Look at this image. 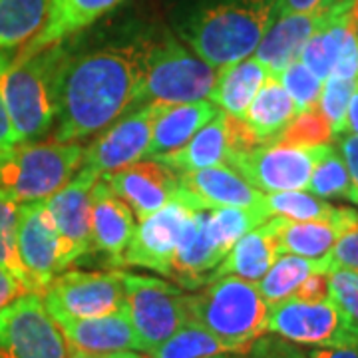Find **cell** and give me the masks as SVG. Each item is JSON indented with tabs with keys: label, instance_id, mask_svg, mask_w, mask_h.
Masks as SVG:
<instances>
[{
	"label": "cell",
	"instance_id": "cell-1",
	"mask_svg": "<svg viewBox=\"0 0 358 358\" xmlns=\"http://www.w3.org/2000/svg\"><path fill=\"white\" fill-rule=\"evenodd\" d=\"M141 62L143 44L68 54L58 82L54 140H88L136 110Z\"/></svg>",
	"mask_w": 358,
	"mask_h": 358
},
{
	"label": "cell",
	"instance_id": "cell-2",
	"mask_svg": "<svg viewBox=\"0 0 358 358\" xmlns=\"http://www.w3.org/2000/svg\"><path fill=\"white\" fill-rule=\"evenodd\" d=\"M277 16L279 0H213L187 18L183 40L221 72L255 54Z\"/></svg>",
	"mask_w": 358,
	"mask_h": 358
},
{
	"label": "cell",
	"instance_id": "cell-3",
	"mask_svg": "<svg viewBox=\"0 0 358 358\" xmlns=\"http://www.w3.org/2000/svg\"><path fill=\"white\" fill-rule=\"evenodd\" d=\"M68 54L66 42H60L28 58L14 56L4 70L0 88L16 143L38 141L54 128L60 70Z\"/></svg>",
	"mask_w": 358,
	"mask_h": 358
},
{
	"label": "cell",
	"instance_id": "cell-4",
	"mask_svg": "<svg viewBox=\"0 0 358 358\" xmlns=\"http://www.w3.org/2000/svg\"><path fill=\"white\" fill-rule=\"evenodd\" d=\"M187 320L229 346L231 352H245L267 333L268 305L257 282L239 277H221L205 285L203 291L185 294Z\"/></svg>",
	"mask_w": 358,
	"mask_h": 358
},
{
	"label": "cell",
	"instance_id": "cell-5",
	"mask_svg": "<svg viewBox=\"0 0 358 358\" xmlns=\"http://www.w3.org/2000/svg\"><path fill=\"white\" fill-rule=\"evenodd\" d=\"M80 141H22L0 154V189L18 203L46 201L82 169Z\"/></svg>",
	"mask_w": 358,
	"mask_h": 358
},
{
	"label": "cell",
	"instance_id": "cell-6",
	"mask_svg": "<svg viewBox=\"0 0 358 358\" xmlns=\"http://www.w3.org/2000/svg\"><path fill=\"white\" fill-rule=\"evenodd\" d=\"M217 78L219 70L169 34L155 42H143L141 86L136 106L209 100Z\"/></svg>",
	"mask_w": 358,
	"mask_h": 358
},
{
	"label": "cell",
	"instance_id": "cell-7",
	"mask_svg": "<svg viewBox=\"0 0 358 358\" xmlns=\"http://www.w3.org/2000/svg\"><path fill=\"white\" fill-rule=\"evenodd\" d=\"M267 333L313 348L357 346L358 322L333 296L319 303L287 299L268 307Z\"/></svg>",
	"mask_w": 358,
	"mask_h": 358
},
{
	"label": "cell",
	"instance_id": "cell-8",
	"mask_svg": "<svg viewBox=\"0 0 358 358\" xmlns=\"http://www.w3.org/2000/svg\"><path fill=\"white\" fill-rule=\"evenodd\" d=\"M122 273L128 315L138 334L141 352L150 355L187 322V303L181 289L171 282Z\"/></svg>",
	"mask_w": 358,
	"mask_h": 358
},
{
	"label": "cell",
	"instance_id": "cell-9",
	"mask_svg": "<svg viewBox=\"0 0 358 358\" xmlns=\"http://www.w3.org/2000/svg\"><path fill=\"white\" fill-rule=\"evenodd\" d=\"M195 211H203L201 203L179 185L169 203L140 221L124 251V265L150 268L169 277L183 231Z\"/></svg>",
	"mask_w": 358,
	"mask_h": 358
},
{
	"label": "cell",
	"instance_id": "cell-10",
	"mask_svg": "<svg viewBox=\"0 0 358 358\" xmlns=\"http://www.w3.org/2000/svg\"><path fill=\"white\" fill-rule=\"evenodd\" d=\"M68 341L42 294L24 293L0 310V358H66Z\"/></svg>",
	"mask_w": 358,
	"mask_h": 358
},
{
	"label": "cell",
	"instance_id": "cell-11",
	"mask_svg": "<svg viewBox=\"0 0 358 358\" xmlns=\"http://www.w3.org/2000/svg\"><path fill=\"white\" fill-rule=\"evenodd\" d=\"M324 145L301 148L289 143H265L235 155L229 167L263 193L305 192L310 173L324 152Z\"/></svg>",
	"mask_w": 358,
	"mask_h": 358
},
{
	"label": "cell",
	"instance_id": "cell-12",
	"mask_svg": "<svg viewBox=\"0 0 358 358\" xmlns=\"http://www.w3.org/2000/svg\"><path fill=\"white\" fill-rule=\"evenodd\" d=\"M42 301L50 317L92 319L128 307L120 271H66L44 289Z\"/></svg>",
	"mask_w": 358,
	"mask_h": 358
},
{
	"label": "cell",
	"instance_id": "cell-13",
	"mask_svg": "<svg viewBox=\"0 0 358 358\" xmlns=\"http://www.w3.org/2000/svg\"><path fill=\"white\" fill-rule=\"evenodd\" d=\"M261 145L245 120L219 110L192 140L173 154L162 155L155 162L171 167L178 173L197 171L205 167L229 166L235 155Z\"/></svg>",
	"mask_w": 358,
	"mask_h": 358
},
{
	"label": "cell",
	"instance_id": "cell-14",
	"mask_svg": "<svg viewBox=\"0 0 358 358\" xmlns=\"http://www.w3.org/2000/svg\"><path fill=\"white\" fill-rule=\"evenodd\" d=\"M159 108V103H148L122 115L86 148L82 167L103 176L141 162L152 140Z\"/></svg>",
	"mask_w": 358,
	"mask_h": 358
},
{
	"label": "cell",
	"instance_id": "cell-15",
	"mask_svg": "<svg viewBox=\"0 0 358 358\" xmlns=\"http://www.w3.org/2000/svg\"><path fill=\"white\" fill-rule=\"evenodd\" d=\"M18 257L32 293H44L52 279L66 268L62 243L44 201L18 205Z\"/></svg>",
	"mask_w": 358,
	"mask_h": 358
},
{
	"label": "cell",
	"instance_id": "cell-16",
	"mask_svg": "<svg viewBox=\"0 0 358 358\" xmlns=\"http://www.w3.org/2000/svg\"><path fill=\"white\" fill-rule=\"evenodd\" d=\"M98 173L82 167L60 192L48 197L46 213L60 237L66 267L90 253L92 245V189Z\"/></svg>",
	"mask_w": 358,
	"mask_h": 358
},
{
	"label": "cell",
	"instance_id": "cell-17",
	"mask_svg": "<svg viewBox=\"0 0 358 358\" xmlns=\"http://www.w3.org/2000/svg\"><path fill=\"white\" fill-rule=\"evenodd\" d=\"M124 199L138 221H143L167 205L179 189V173L155 159H141L102 176Z\"/></svg>",
	"mask_w": 358,
	"mask_h": 358
},
{
	"label": "cell",
	"instance_id": "cell-18",
	"mask_svg": "<svg viewBox=\"0 0 358 358\" xmlns=\"http://www.w3.org/2000/svg\"><path fill=\"white\" fill-rule=\"evenodd\" d=\"M136 231L134 213L100 176L92 189V245L110 265H124V251Z\"/></svg>",
	"mask_w": 358,
	"mask_h": 358
},
{
	"label": "cell",
	"instance_id": "cell-19",
	"mask_svg": "<svg viewBox=\"0 0 358 358\" xmlns=\"http://www.w3.org/2000/svg\"><path fill=\"white\" fill-rule=\"evenodd\" d=\"M225 257L227 253L219 247L207 227L205 209L195 211L183 231L169 279L187 291H197L213 281V273Z\"/></svg>",
	"mask_w": 358,
	"mask_h": 358
},
{
	"label": "cell",
	"instance_id": "cell-20",
	"mask_svg": "<svg viewBox=\"0 0 358 358\" xmlns=\"http://www.w3.org/2000/svg\"><path fill=\"white\" fill-rule=\"evenodd\" d=\"M60 327L70 346L86 350L92 355H112L122 350H136L141 352L138 334L131 327L128 307L106 315V317H92V319H74V317H52Z\"/></svg>",
	"mask_w": 358,
	"mask_h": 358
},
{
	"label": "cell",
	"instance_id": "cell-21",
	"mask_svg": "<svg viewBox=\"0 0 358 358\" xmlns=\"http://www.w3.org/2000/svg\"><path fill=\"white\" fill-rule=\"evenodd\" d=\"M124 0H50L46 20L38 34L28 40L16 58H28L54 44L66 42L86 26L94 24L100 16L112 13Z\"/></svg>",
	"mask_w": 358,
	"mask_h": 358
},
{
	"label": "cell",
	"instance_id": "cell-22",
	"mask_svg": "<svg viewBox=\"0 0 358 358\" xmlns=\"http://www.w3.org/2000/svg\"><path fill=\"white\" fill-rule=\"evenodd\" d=\"M331 13L315 10L277 16L257 46L255 58L267 68L271 76H277L291 62L299 60L307 40L319 30Z\"/></svg>",
	"mask_w": 358,
	"mask_h": 358
},
{
	"label": "cell",
	"instance_id": "cell-23",
	"mask_svg": "<svg viewBox=\"0 0 358 358\" xmlns=\"http://www.w3.org/2000/svg\"><path fill=\"white\" fill-rule=\"evenodd\" d=\"M179 185L197 197L203 209L215 207H261L263 192L249 185L229 166H213L179 173Z\"/></svg>",
	"mask_w": 358,
	"mask_h": 358
},
{
	"label": "cell",
	"instance_id": "cell-24",
	"mask_svg": "<svg viewBox=\"0 0 358 358\" xmlns=\"http://www.w3.org/2000/svg\"><path fill=\"white\" fill-rule=\"evenodd\" d=\"M217 112L219 108L211 100L162 106L143 159H157L181 150Z\"/></svg>",
	"mask_w": 358,
	"mask_h": 358
},
{
	"label": "cell",
	"instance_id": "cell-25",
	"mask_svg": "<svg viewBox=\"0 0 358 358\" xmlns=\"http://www.w3.org/2000/svg\"><path fill=\"white\" fill-rule=\"evenodd\" d=\"M277 257H279V241H277L275 219L271 217L255 229L245 233L243 237L233 245L227 257L215 268L213 281L233 275L245 281L259 282L267 275L268 268L273 267Z\"/></svg>",
	"mask_w": 358,
	"mask_h": 358
},
{
	"label": "cell",
	"instance_id": "cell-26",
	"mask_svg": "<svg viewBox=\"0 0 358 358\" xmlns=\"http://www.w3.org/2000/svg\"><path fill=\"white\" fill-rule=\"evenodd\" d=\"M275 219L279 255L305 257L320 261L333 251L336 241L346 231L358 225V219H341V221H289L282 217Z\"/></svg>",
	"mask_w": 358,
	"mask_h": 358
},
{
	"label": "cell",
	"instance_id": "cell-27",
	"mask_svg": "<svg viewBox=\"0 0 358 358\" xmlns=\"http://www.w3.org/2000/svg\"><path fill=\"white\" fill-rule=\"evenodd\" d=\"M299 114L293 98L282 88L277 76H268L267 82L257 92L255 100L251 102L245 122L257 136L261 145L279 141L281 134L289 128Z\"/></svg>",
	"mask_w": 358,
	"mask_h": 358
},
{
	"label": "cell",
	"instance_id": "cell-28",
	"mask_svg": "<svg viewBox=\"0 0 358 358\" xmlns=\"http://www.w3.org/2000/svg\"><path fill=\"white\" fill-rule=\"evenodd\" d=\"M268 76V70L257 58H245L219 72L217 84L209 100L219 110L245 120L249 106L255 100L257 92L267 82Z\"/></svg>",
	"mask_w": 358,
	"mask_h": 358
},
{
	"label": "cell",
	"instance_id": "cell-29",
	"mask_svg": "<svg viewBox=\"0 0 358 358\" xmlns=\"http://www.w3.org/2000/svg\"><path fill=\"white\" fill-rule=\"evenodd\" d=\"M263 213L271 217H282L289 221H341L358 219V211L352 207H334L320 197L307 192L263 193L261 199Z\"/></svg>",
	"mask_w": 358,
	"mask_h": 358
},
{
	"label": "cell",
	"instance_id": "cell-30",
	"mask_svg": "<svg viewBox=\"0 0 358 358\" xmlns=\"http://www.w3.org/2000/svg\"><path fill=\"white\" fill-rule=\"evenodd\" d=\"M50 0H0V52L32 40L46 20Z\"/></svg>",
	"mask_w": 358,
	"mask_h": 358
},
{
	"label": "cell",
	"instance_id": "cell-31",
	"mask_svg": "<svg viewBox=\"0 0 358 358\" xmlns=\"http://www.w3.org/2000/svg\"><path fill=\"white\" fill-rule=\"evenodd\" d=\"M317 271L327 273L322 259L313 261V259L285 253V255L277 257L273 267L268 268L267 275L257 282V287L263 294L265 303L271 307V305H277L281 301L291 299L296 293V289L301 287V282Z\"/></svg>",
	"mask_w": 358,
	"mask_h": 358
},
{
	"label": "cell",
	"instance_id": "cell-32",
	"mask_svg": "<svg viewBox=\"0 0 358 358\" xmlns=\"http://www.w3.org/2000/svg\"><path fill=\"white\" fill-rule=\"evenodd\" d=\"M307 189L320 199H346L358 205L357 189L345 159L329 143L310 173Z\"/></svg>",
	"mask_w": 358,
	"mask_h": 358
},
{
	"label": "cell",
	"instance_id": "cell-33",
	"mask_svg": "<svg viewBox=\"0 0 358 358\" xmlns=\"http://www.w3.org/2000/svg\"><path fill=\"white\" fill-rule=\"evenodd\" d=\"M231 348L197 322L187 320L178 333L154 348L150 358H209L229 355ZM233 355V352H231Z\"/></svg>",
	"mask_w": 358,
	"mask_h": 358
},
{
	"label": "cell",
	"instance_id": "cell-34",
	"mask_svg": "<svg viewBox=\"0 0 358 358\" xmlns=\"http://www.w3.org/2000/svg\"><path fill=\"white\" fill-rule=\"evenodd\" d=\"M18 201L0 189V267L13 273L30 291V282L18 257Z\"/></svg>",
	"mask_w": 358,
	"mask_h": 358
},
{
	"label": "cell",
	"instance_id": "cell-35",
	"mask_svg": "<svg viewBox=\"0 0 358 358\" xmlns=\"http://www.w3.org/2000/svg\"><path fill=\"white\" fill-rule=\"evenodd\" d=\"M357 84L358 80H346V78L333 76V74L322 82L319 108L331 124L333 138H341L345 134L346 110L357 90Z\"/></svg>",
	"mask_w": 358,
	"mask_h": 358
},
{
	"label": "cell",
	"instance_id": "cell-36",
	"mask_svg": "<svg viewBox=\"0 0 358 358\" xmlns=\"http://www.w3.org/2000/svg\"><path fill=\"white\" fill-rule=\"evenodd\" d=\"M277 78L282 84V88L287 90V94L293 98L299 114L319 106L322 80L319 76H315L301 60L291 62L282 72L277 74Z\"/></svg>",
	"mask_w": 358,
	"mask_h": 358
},
{
	"label": "cell",
	"instance_id": "cell-37",
	"mask_svg": "<svg viewBox=\"0 0 358 358\" xmlns=\"http://www.w3.org/2000/svg\"><path fill=\"white\" fill-rule=\"evenodd\" d=\"M333 138V129L329 120L320 112V108H310L307 112L296 114L289 128L281 134L279 141L289 145H301V148H315L329 143Z\"/></svg>",
	"mask_w": 358,
	"mask_h": 358
},
{
	"label": "cell",
	"instance_id": "cell-38",
	"mask_svg": "<svg viewBox=\"0 0 358 358\" xmlns=\"http://www.w3.org/2000/svg\"><path fill=\"white\" fill-rule=\"evenodd\" d=\"M331 296L358 322V273L336 268L329 273Z\"/></svg>",
	"mask_w": 358,
	"mask_h": 358
},
{
	"label": "cell",
	"instance_id": "cell-39",
	"mask_svg": "<svg viewBox=\"0 0 358 358\" xmlns=\"http://www.w3.org/2000/svg\"><path fill=\"white\" fill-rule=\"evenodd\" d=\"M324 271L331 273L336 268H346L358 273V225L346 231L345 235L336 241L333 251L322 259Z\"/></svg>",
	"mask_w": 358,
	"mask_h": 358
},
{
	"label": "cell",
	"instance_id": "cell-40",
	"mask_svg": "<svg viewBox=\"0 0 358 358\" xmlns=\"http://www.w3.org/2000/svg\"><path fill=\"white\" fill-rule=\"evenodd\" d=\"M251 358H307V355L293 343L277 334H263L249 348Z\"/></svg>",
	"mask_w": 358,
	"mask_h": 358
},
{
	"label": "cell",
	"instance_id": "cell-41",
	"mask_svg": "<svg viewBox=\"0 0 358 358\" xmlns=\"http://www.w3.org/2000/svg\"><path fill=\"white\" fill-rule=\"evenodd\" d=\"M294 299L305 301V303H319L331 296V281H329V273H313L308 275L305 281L301 282V287L293 294Z\"/></svg>",
	"mask_w": 358,
	"mask_h": 358
},
{
	"label": "cell",
	"instance_id": "cell-42",
	"mask_svg": "<svg viewBox=\"0 0 358 358\" xmlns=\"http://www.w3.org/2000/svg\"><path fill=\"white\" fill-rule=\"evenodd\" d=\"M350 2H358V0H279V16L296 13H315V10L331 13L334 8L350 4Z\"/></svg>",
	"mask_w": 358,
	"mask_h": 358
},
{
	"label": "cell",
	"instance_id": "cell-43",
	"mask_svg": "<svg viewBox=\"0 0 358 358\" xmlns=\"http://www.w3.org/2000/svg\"><path fill=\"white\" fill-rule=\"evenodd\" d=\"M13 60H14L13 52H0V80H2L4 70L13 64ZM14 143H16V140H14L10 115H8L6 103H4V98H2V88H0V154H2L4 150L13 148Z\"/></svg>",
	"mask_w": 358,
	"mask_h": 358
},
{
	"label": "cell",
	"instance_id": "cell-44",
	"mask_svg": "<svg viewBox=\"0 0 358 358\" xmlns=\"http://www.w3.org/2000/svg\"><path fill=\"white\" fill-rule=\"evenodd\" d=\"M336 140H338V154L345 159L358 195V136L357 134H345Z\"/></svg>",
	"mask_w": 358,
	"mask_h": 358
},
{
	"label": "cell",
	"instance_id": "cell-45",
	"mask_svg": "<svg viewBox=\"0 0 358 358\" xmlns=\"http://www.w3.org/2000/svg\"><path fill=\"white\" fill-rule=\"evenodd\" d=\"M24 293H28L24 285L18 281L13 273H8L6 268L0 267V310Z\"/></svg>",
	"mask_w": 358,
	"mask_h": 358
},
{
	"label": "cell",
	"instance_id": "cell-46",
	"mask_svg": "<svg viewBox=\"0 0 358 358\" xmlns=\"http://www.w3.org/2000/svg\"><path fill=\"white\" fill-rule=\"evenodd\" d=\"M307 358H358L357 346H334V348H313L305 352Z\"/></svg>",
	"mask_w": 358,
	"mask_h": 358
},
{
	"label": "cell",
	"instance_id": "cell-47",
	"mask_svg": "<svg viewBox=\"0 0 358 358\" xmlns=\"http://www.w3.org/2000/svg\"><path fill=\"white\" fill-rule=\"evenodd\" d=\"M345 134H357L358 136V84L352 98H350V102H348V110H346Z\"/></svg>",
	"mask_w": 358,
	"mask_h": 358
},
{
	"label": "cell",
	"instance_id": "cell-48",
	"mask_svg": "<svg viewBox=\"0 0 358 358\" xmlns=\"http://www.w3.org/2000/svg\"><path fill=\"white\" fill-rule=\"evenodd\" d=\"M66 358H102L100 355H92V352H86V350H80L76 346L68 345V357Z\"/></svg>",
	"mask_w": 358,
	"mask_h": 358
},
{
	"label": "cell",
	"instance_id": "cell-49",
	"mask_svg": "<svg viewBox=\"0 0 358 358\" xmlns=\"http://www.w3.org/2000/svg\"><path fill=\"white\" fill-rule=\"evenodd\" d=\"M102 358H150L143 357L136 350H122V352H112V355H102Z\"/></svg>",
	"mask_w": 358,
	"mask_h": 358
},
{
	"label": "cell",
	"instance_id": "cell-50",
	"mask_svg": "<svg viewBox=\"0 0 358 358\" xmlns=\"http://www.w3.org/2000/svg\"><path fill=\"white\" fill-rule=\"evenodd\" d=\"M209 358H243V357H237V355H217V357H209Z\"/></svg>",
	"mask_w": 358,
	"mask_h": 358
}]
</instances>
